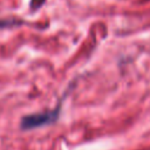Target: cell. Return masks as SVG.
Here are the masks:
<instances>
[{
  "label": "cell",
  "mask_w": 150,
  "mask_h": 150,
  "mask_svg": "<svg viewBox=\"0 0 150 150\" xmlns=\"http://www.w3.org/2000/svg\"><path fill=\"white\" fill-rule=\"evenodd\" d=\"M59 116H60V105L52 110L26 115L21 117L20 128L22 130H30V129H36V128H41L45 125H49V124L55 123Z\"/></svg>",
  "instance_id": "6da1fadb"
},
{
  "label": "cell",
  "mask_w": 150,
  "mask_h": 150,
  "mask_svg": "<svg viewBox=\"0 0 150 150\" xmlns=\"http://www.w3.org/2000/svg\"><path fill=\"white\" fill-rule=\"evenodd\" d=\"M21 23H22V21L18 20V19H13V18L0 19V29H1V28L13 27V26H19V25H21Z\"/></svg>",
  "instance_id": "7a4b0ae2"
},
{
  "label": "cell",
  "mask_w": 150,
  "mask_h": 150,
  "mask_svg": "<svg viewBox=\"0 0 150 150\" xmlns=\"http://www.w3.org/2000/svg\"><path fill=\"white\" fill-rule=\"evenodd\" d=\"M45 1L46 0H30V2H29L30 9H38V8H40L45 4Z\"/></svg>",
  "instance_id": "3957f363"
}]
</instances>
